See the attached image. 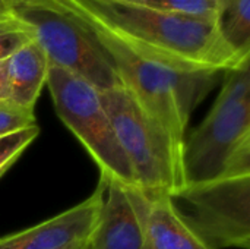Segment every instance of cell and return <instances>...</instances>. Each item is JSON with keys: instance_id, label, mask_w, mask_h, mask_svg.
Returning <instances> with one entry per match:
<instances>
[{"instance_id": "6da1fadb", "label": "cell", "mask_w": 250, "mask_h": 249, "mask_svg": "<svg viewBox=\"0 0 250 249\" xmlns=\"http://www.w3.org/2000/svg\"><path fill=\"white\" fill-rule=\"evenodd\" d=\"M60 1L135 54L174 70L221 73L250 63L223 43L214 18L164 13L123 0Z\"/></svg>"}, {"instance_id": "7a4b0ae2", "label": "cell", "mask_w": 250, "mask_h": 249, "mask_svg": "<svg viewBox=\"0 0 250 249\" xmlns=\"http://www.w3.org/2000/svg\"><path fill=\"white\" fill-rule=\"evenodd\" d=\"M186 185L224 176H250V63L226 72L204 122L185 139Z\"/></svg>"}, {"instance_id": "3957f363", "label": "cell", "mask_w": 250, "mask_h": 249, "mask_svg": "<svg viewBox=\"0 0 250 249\" xmlns=\"http://www.w3.org/2000/svg\"><path fill=\"white\" fill-rule=\"evenodd\" d=\"M92 29L108 51L122 85L183 150L190 114L214 88L220 73L174 70L135 54L110 34Z\"/></svg>"}, {"instance_id": "277c9868", "label": "cell", "mask_w": 250, "mask_h": 249, "mask_svg": "<svg viewBox=\"0 0 250 249\" xmlns=\"http://www.w3.org/2000/svg\"><path fill=\"white\" fill-rule=\"evenodd\" d=\"M117 139L133 169L138 189L146 195H176L186 186L182 148L122 85L101 91Z\"/></svg>"}, {"instance_id": "5b68a950", "label": "cell", "mask_w": 250, "mask_h": 249, "mask_svg": "<svg viewBox=\"0 0 250 249\" xmlns=\"http://www.w3.org/2000/svg\"><path fill=\"white\" fill-rule=\"evenodd\" d=\"M12 12L32 28L50 65L81 76L101 91L122 87L95 31L60 0L18 4Z\"/></svg>"}, {"instance_id": "8992f818", "label": "cell", "mask_w": 250, "mask_h": 249, "mask_svg": "<svg viewBox=\"0 0 250 249\" xmlns=\"http://www.w3.org/2000/svg\"><path fill=\"white\" fill-rule=\"evenodd\" d=\"M54 109L100 169L101 178L138 188L133 169L117 139L101 90L81 76L50 65L47 84Z\"/></svg>"}, {"instance_id": "52a82bcc", "label": "cell", "mask_w": 250, "mask_h": 249, "mask_svg": "<svg viewBox=\"0 0 250 249\" xmlns=\"http://www.w3.org/2000/svg\"><path fill=\"white\" fill-rule=\"evenodd\" d=\"M171 200L185 223L209 248H250V176L186 185Z\"/></svg>"}, {"instance_id": "ba28073f", "label": "cell", "mask_w": 250, "mask_h": 249, "mask_svg": "<svg viewBox=\"0 0 250 249\" xmlns=\"http://www.w3.org/2000/svg\"><path fill=\"white\" fill-rule=\"evenodd\" d=\"M103 200L88 249H145L146 197L138 188H127L100 178Z\"/></svg>"}, {"instance_id": "9c48e42d", "label": "cell", "mask_w": 250, "mask_h": 249, "mask_svg": "<svg viewBox=\"0 0 250 249\" xmlns=\"http://www.w3.org/2000/svg\"><path fill=\"white\" fill-rule=\"evenodd\" d=\"M103 200V183L81 204L29 229L0 238V249H78L88 247Z\"/></svg>"}, {"instance_id": "30bf717a", "label": "cell", "mask_w": 250, "mask_h": 249, "mask_svg": "<svg viewBox=\"0 0 250 249\" xmlns=\"http://www.w3.org/2000/svg\"><path fill=\"white\" fill-rule=\"evenodd\" d=\"M145 249H212L180 217L170 195H146Z\"/></svg>"}, {"instance_id": "8fae6325", "label": "cell", "mask_w": 250, "mask_h": 249, "mask_svg": "<svg viewBox=\"0 0 250 249\" xmlns=\"http://www.w3.org/2000/svg\"><path fill=\"white\" fill-rule=\"evenodd\" d=\"M6 63L7 101L34 110V106L47 84L48 59L41 45L32 40L18 48Z\"/></svg>"}, {"instance_id": "7c38bea8", "label": "cell", "mask_w": 250, "mask_h": 249, "mask_svg": "<svg viewBox=\"0 0 250 249\" xmlns=\"http://www.w3.org/2000/svg\"><path fill=\"white\" fill-rule=\"evenodd\" d=\"M214 23L223 43L250 62V0H215Z\"/></svg>"}, {"instance_id": "4fadbf2b", "label": "cell", "mask_w": 250, "mask_h": 249, "mask_svg": "<svg viewBox=\"0 0 250 249\" xmlns=\"http://www.w3.org/2000/svg\"><path fill=\"white\" fill-rule=\"evenodd\" d=\"M35 40L32 28L12 10L0 15V62L9 59L18 48Z\"/></svg>"}, {"instance_id": "5bb4252c", "label": "cell", "mask_w": 250, "mask_h": 249, "mask_svg": "<svg viewBox=\"0 0 250 249\" xmlns=\"http://www.w3.org/2000/svg\"><path fill=\"white\" fill-rule=\"evenodd\" d=\"M164 13L214 18L215 0H123Z\"/></svg>"}, {"instance_id": "9a60e30c", "label": "cell", "mask_w": 250, "mask_h": 249, "mask_svg": "<svg viewBox=\"0 0 250 249\" xmlns=\"http://www.w3.org/2000/svg\"><path fill=\"white\" fill-rule=\"evenodd\" d=\"M40 135L38 125L22 132L0 138V178L19 160L23 151Z\"/></svg>"}, {"instance_id": "2e32d148", "label": "cell", "mask_w": 250, "mask_h": 249, "mask_svg": "<svg viewBox=\"0 0 250 249\" xmlns=\"http://www.w3.org/2000/svg\"><path fill=\"white\" fill-rule=\"evenodd\" d=\"M35 125L34 110L16 106L10 101H0V138L22 132Z\"/></svg>"}, {"instance_id": "e0dca14e", "label": "cell", "mask_w": 250, "mask_h": 249, "mask_svg": "<svg viewBox=\"0 0 250 249\" xmlns=\"http://www.w3.org/2000/svg\"><path fill=\"white\" fill-rule=\"evenodd\" d=\"M0 101H7V76L4 62H0Z\"/></svg>"}, {"instance_id": "ac0fdd59", "label": "cell", "mask_w": 250, "mask_h": 249, "mask_svg": "<svg viewBox=\"0 0 250 249\" xmlns=\"http://www.w3.org/2000/svg\"><path fill=\"white\" fill-rule=\"evenodd\" d=\"M12 10V4L9 3V0H0V15L7 13Z\"/></svg>"}, {"instance_id": "d6986e66", "label": "cell", "mask_w": 250, "mask_h": 249, "mask_svg": "<svg viewBox=\"0 0 250 249\" xmlns=\"http://www.w3.org/2000/svg\"><path fill=\"white\" fill-rule=\"evenodd\" d=\"M34 1H41V0H9V3L13 6H18V4H25V3H34Z\"/></svg>"}, {"instance_id": "ffe728a7", "label": "cell", "mask_w": 250, "mask_h": 249, "mask_svg": "<svg viewBox=\"0 0 250 249\" xmlns=\"http://www.w3.org/2000/svg\"><path fill=\"white\" fill-rule=\"evenodd\" d=\"M78 249H88V247H83V248H78Z\"/></svg>"}]
</instances>
